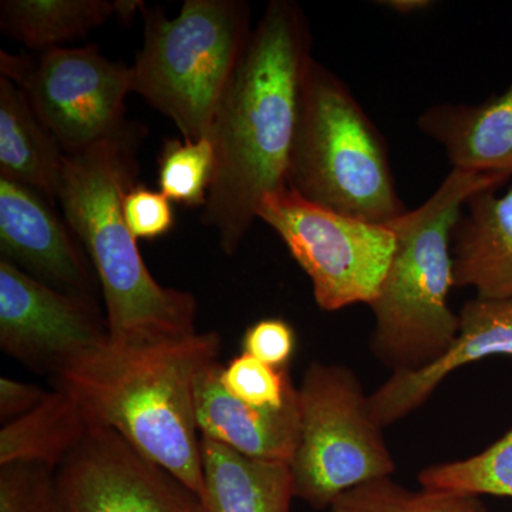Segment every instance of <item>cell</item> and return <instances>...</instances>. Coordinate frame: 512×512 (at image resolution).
Masks as SVG:
<instances>
[{"mask_svg": "<svg viewBox=\"0 0 512 512\" xmlns=\"http://www.w3.org/2000/svg\"><path fill=\"white\" fill-rule=\"evenodd\" d=\"M312 36L295 2L266 6L212 123L215 167L202 222L234 255L266 195L288 187L289 157Z\"/></svg>", "mask_w": 512, "mask_h": 512, "instance_id": "cell-1", "label": "cell"}, {"mask_svg": "<svg viewBox=\"0 0 512 512\" xmlns=\"http://www.w3.org/2000/svg\"><path fill=\"white\" fill-rule=\"evenodd\" d=\"M217 332L116 345L104 343L55 377L76 400L90 426L117 431L141 454L202 494L201 434L195 392L218 362Z\"/></svg>", "mask_w": 512, "mask_h": 512, "instance_id": "cell-2", "label": "cell"}, {"mask_svg": "<svg viewBox=\"0 0 512 512\" xmlns=\"http://www.w3.org/2000/svg\"><path fill=\"white\" fill-rule=\"evenodd\" d=\"M141 128L124 126L79 153L66 154L57 200L92 262L106 303L110 342L141 345L194 335L197 301L165 288L148 271L123 215L137 177Z\"/></svg>", "mask_w": 512, "mask_h": 512, "instance_id": "cell-3", "label": "cell"}, {"mask_svg": "<svg viewBox=\"0 0 512 512\" xmlns=\"http://www.w3.org/2000/svg\"><path fill=\"white\" fill-rule=\"evenodd\" d=\"M512 175L451 170L437 191L390 227L396 249L370 309V352L392 373L439 362L456 342L460 319L448 306L454 288L451 235L473 195L498 190Z\"/></svg>", "mask_w": 512, "mask_h": 512, "instance_id": "cell-4", "label": "cell"}, {"mask_svg": "<svg viewBox=\"0 0 512 512\" xmlns=\"http://www.w3.org/2000/svg\"><path fill=\"white\" fill-rule=\"evenodd\" d=\"M288 187L346 217L387 225L406 214L386 141L336 74L312 59L303 79Z\"/></svg>", "mask_w": 512, "mask_h": 512, "instance_id": "cell-5", "label": "cell"}, {"mask_svg": "<svg viewBox=\"0 0 512 512\" xmlns=\"http://www.w3.org/2000/svg\"><path fill=\"white\" fill-rule=\"evenodd\" d=\"M143 49L131 66V93L173 120L183 140L210 137L212 123L252 29L248 3L185 0L167 19L144 6Z\"/></svg>", "mask_w": 512, "mask_h": 512, "instance_id": "cell-6", "label": "cell"}, {"mask_svg": "<svg viewBox=\"0 0 512 512\" xmlns=\"http://www.w3.org/2000/svg\"><path fill=\"white\" fill-rule=\"evenodd\" d=\"M298 409L301 434L289 464L295 498L328 510L357 485L393 476L396 461L383 427L348 366L313 360L298 387Z\"/></svg>", "mask_w": 512, "mask_h": 512, "instance_id": "cell-7", "label": "cell"}, {"mask_svg": "<svg viewBox=\"0 0 512 512\" xmlns=\"http://www.w3.org/2000/svg\"><path fill=\"white\" fill-rule=\"evenodd\" d=\"M256 218L274 229L309 276L320 309L375 301L396 249L390 225L326 210L289 187L266 195Z\"/></svg>", "mask_w": 512, "mask_h": 512, "instance_id": "cell-8", "label": "cell"}, {"mask_svg": "<svg viewBox=\"0 0 512 512\" xmlns=\"http://www.w3.org/2000/svg\"><path fill=\"white\" fill-rule=\"evenodd\" d=\"M0 72L26 94L64 154L86 150L126 126L131 67L107 60L99 46L55 47L35 57L2 50Z\"/></svg>", "mask_w": 512, "mask_h": 512, "instance_id": "cell-9", "label": "cell"}, {"mask_svg": "<svg viewBox=\"0 0 512 512\" xmlns=\"http://www.w3.org/2000/svg\"><path fill=\"white\" fill-rule=\"evenodd\" d=\"M109 340L94 299L57 291L0 259V348L6 355L56 377Z\"/></svg>", "mask_w": 512, "mask_h": 512, "instance_id": "cell-10", "label": "cell"}, {"mask_svg": "<svg viewBox=\"0 0 512 512\" xmlns=\"http://www.w3.org/2000/svg\"><path fill=\"white\" fill-rule=\"evenodd\" d=\"M56 476L66 512H204L200 495L107 427H90Z\"/></svg>", "mask_w": 512, "mask_h": 512, "instance_id": "cell-11", "label": "cell"}, {"mask_svg": "<svg viewBox=\"0 0 512 512\" xmlns=\"http://www.w3.org/2000/svg\"><path fill=\"white\" fill-rule=\"evenodd\" d=\"M39 192L0 177L2 259L60 292L94 299L89 256Z\"/></svg>", "mask_w": 512, "mask_h": 512, "instance_id": "cell-12", "label": "cell"}, {"mask_svg": "<svg viewBox=\"0 0 512 512\" xmlns=\"http://www.w3.org/2000/svg\"><path fill=\"white\" fill-rule=\"evenodd\" d=\"M456 342L439 362L416 373H392L369 394L370 412L383 429L420 409L451 373L493 356H512V299L474 298L458 313Z\"/></svg>", "mask_w": 512, "mask_h": 512, "instance_id": "cell-13", "label": "cell"}, {"mask_svg": "<svg viewBox=\"0 0 512 512\" xmlns=\"http://www.w3.org/2000/svg\"><path fill=\"white\" fill-rule=\"evenodd\" d=\"M221 363L208 367L195 392L201 437L255 460L291 464L301 434L298 393L282 409H262L235 399L220 380Z\"/></svg>", "mask_w": 512, "mask_h": 512, "instance_id": "cell-14", "label": "cell"}, {"mask_svg": "<svg viewBox=\"0 0 512 512\" xmlns=\"http://www.w3.org/2000/svg\"><path fill=\"white\" fill-rule=\"evenodd\" d=\"M451 235L454 288H474L477 298L512 299V187L478 192Z\"/></svg>", "mask_w": 512, "mask_h": 512, "instance_id": "cell-15", "label": "cell"}, {"mask_svg": "<svg viewBox=\"0 0 512 512\" xmlns=\"http://www.w3.org/2000/svg\"><path fill=\"white\" fill-rule=\"evenodd\" d=\"M453 170L512 175V83L481 104H437L417 120Z\"/></svg>", "mask_w": 512, "mask_h": 512, "instance_id": "cell-16", "label": "cell"}, {"mask_svg": "<svg viewBox=\"0 0 512 512\" xmlns=\"http://www.w3.org/2000/svg\"><path fill=\"white\" fill-rule=\"evenodd\" d=\"M204 512H291V467L255 460L201 437Z\"/></svg>", "mask_w": 512, "mask_h": 512, "instance_id": "cell-17", "label": "cell"}, {"mask_svg": "<svg viewBox=\"0 0 512 512\" xmlns=\"http://www.w3.org/2000/svg\"><path fill=\"white\" fill-rule=\"evenodd\" d=\"M63 148L39 120L26 94L0 74V175L57 200Z\"/></svg>", "mask_w": 512, "mask_h": 512, "instance_id": "cell-18", "label": "cell"}, {"mask_svg": "<svg viewBox=\"0 0 512 512\" xmlns=\"http://www.w3.org/2000/svg\"><path fill=\"white\" fill-rule=\"evenodd\" d=\"M90 427L76 400L56 387L32 412L3 424L0 466L37 463L57 470Z\"/></svg>", "mask_w": 512, "mask_h": 512, "instance_id": "cell-19", "label": "cell"}, {"mask_svg": "<svg viewBox=\"0 0 512 512\" xmlns=\"http://www.w3.org/2000/svg\"><path fill=\"white\" fill-rule=\"evenodd\" d=\"M107 0H3L0 29L30 50L55 49L89 35L114 16Z\"/></svg>", "mask_w": 512, "mask_h": 512, "instance_id": "cell-20", "label": "cell"}, {"mask_svg": "<svg viewBox=\"0 0 512 512\" xmlns=\"http://www.w3.org/2000/svg\"><path fill=\"white\" fill-rule=\"evenodd\" d=\"M326 512H490L478 495L454 491L410 490L392 477L357 485L340 495Z\"/></svg>", "mask_w": 512, "mask_h": 512, "instance_id": "cell-21", "label": "cell"}, {"mask_svg": "<svg viewBox=\"0 0 512 512\" xmlns=\"http://www.w3.org/2000/svg\"><path fill=\"white\" fill-rule=\"evenodd\" d=\"M417 481L430 490L512 498V427L476 456L424 468Z\"/></svg>", "mask_w": 512, "mask_h": 512, "instance_id": "cell-22", "label": "cell"}, {"mask_svg": "<svg viewBox=\"0 0 512 512\" xmlns=\"http://www.w3.org/2000/svg\"><path fill=\"white\" fill-rule=\"evenodd\" d=\"M158 165V185L168 200L190 207H205L215 167L210 138L168 140Z\"/></svg>", "mask_w": 512, "mask_h": 512, "instance_id": "cell-23", "label": "cell"}, {"mask_svg": "<svg viewBox=\"0 0 512 512\" xmlns=\"http://www.w3.org/2000/svg\"><path fill=\"white\" fill-rule=\"evenodd\" d=\"M220 380L235 399L262 409H282L298 393L289 369H276L245 352L221 365Z\"/></svg>", "mask_w": 512, "mask_h": 512, "instance_id": "cell-24", "label": "cell"}, {"mask_svg": "<svg viewBox=\"0 0 512 512\" xmlns=\"http://www.w3.org/2000/svg\"><path fill=\"white\" fill-rule=\"evenodd\" d=\"M0 512H66L56 470L37 463L0 466Z\"/></svg>", "mask_w": 512, "mask_h": 512, "instance_id": "cell-25", "label": "cell"}, {"mask_svg": "<svg viewBox=\"0 0 512 512\" xmlns=\"http://www.w3.org/2000/svg\"><path fill=\"white\" fill-rule=\"evenodd\" d=\"M124 220L137 239H154L168 234L174 225L171 201L146 185H134L123 198Z\"/></svg>", "mask_w": 512, "mask_h": 512, "instance_id": "cell-26", "label": "cell"}, {"mask_svg": "<svg viewBox=\"0 0 512 512\" xmlns=\"http://www.w3.org/2000/svg\"><path fill=\"white\" fill-rule=\"evenodd\" d=\"M242 349L266 365L289 369L296 349L295 330L281 318L258 320L245 332Z\"/></svg>", "mask_w": 512, "mask_h": 512, "instance_id": "cell-27", "label": "cell"}, {"mask_svg": "<svg viewBox=\"0 0 512 512\" xmlns=\"http://www.w3.org/2000/svg\"><path fill=\"white\" fill-rule=\"evenodd\" d=\"M47 393L35 384L3 376L0 379V419L6 424L25 416L45 400Z\"/></svg>", "mask_w": 512, "mask_h": 512, "instance_id": "cell-28", "label": "cell"}, {"mask_svg": "<svg viewBox=\"0 0 512 512\" xmlns=\"http://www.w3.org/2000/svg\"><path fill=\"white\" fill-rule=\"evenodd\" d=\"M382 5L402 15H409V13L430 8L431 2L429 0H387L382 2Z\"/></svg>", "mask_w": 512, "mask_h": 512, "instance_id": "cell-29", "label": "cell"}, {"mask_svg": "<svg viewBox=\"0 0 512 512\" xmlns=\"http://www.w3.org/2000/svg\"><path fill=\"white\" fill-rule=\"evenodd\" d=\"M144 6L146 5L141 0H116L114 15L119 16L121 20H131L137 12H143Z\"/></svg>", "mask_w": 512, "mask_h": 512, "instance_id": "cell-30", "label": "cell"}]
</instances>
